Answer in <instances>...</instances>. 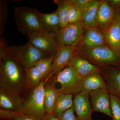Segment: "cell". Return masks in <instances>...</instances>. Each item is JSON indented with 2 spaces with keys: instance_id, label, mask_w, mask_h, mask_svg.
Listing matches in <instances>:
<instances>
[{
  "instance_id": "7a4b0ae2",
  "label": "cell",
  "mask_w": 120,
  "mask_h": 120,
  "mask_svg": "<svg viewBox=\"0 0 120 120\" xmlns=\"http://www.w3.org/2000/svg\"><path fill=\"white\" fill-rule=\"evenodd\" d=\"M75 48V56L84 58L97 67L120 66V53L109 46L88 47L77 45Z\"/></svg>"
},
{
  "instance_id": "74e56055",
  "label": "cell",
  "mask_w": 120,
  "mask_h": 120,
  "mask_svg": "<svg viewBox=\"0 0 120 120\" xmlns=\"http://www.w3.org/2000/svg\"></svg>"
},
{
  "instance_id": "d6a6232c",
  "label": "cell",
  "mask_w": 120,
  "mask_h": 120,
  "mask_svg": "<svg viewBox=\"0 0 120 120\" xmlns=\"http://www.w3.org/2000/svg\"><path fill=\"white\" fill-rule=\"evenodd\" d=\"M107 3L114 10L120 9V0H107Z\"/></svg>"
},
{
  "instance_id": "30bf717a",
  "label": "cell",
  "mask_w": 120,
  "mask_h": 120,
  "mask_svg": "<svg viewBox=\"0 0 120 120\" xmlns=\"http://www.w3.org/2000/svg\"><path fill=\"white\" fill-rule=\"evenodd\" d=\"M90 98L89 92L83 89L74 95L73 106L78 120H91L93 111Z\"/></svg>"
},
{
  "instance_id": "603a6c76",
  "label": "cell",
  "mask_w": 120,
  "mask_h": 120,
  "mask_svg": "<svg viewBox=\"0 0 120 120\" xmlns=\"http://www.w3.org/2000/svg\"><path fill=\"white\" fill-rule=\"evenodd\" d=\"M42 80L41 74L34 66L25 70V86L26 91L34 89Z\"/></svg>"
},
{
  "instance_id": "8fae6325",
  "label": "cell",
  "mask_w": 120,
  "mask_h": 120,
  "mask_svg": "<svg viewBox=\"0 0 120 120\" xmlns=\"http://www.w3.org/2000/svg\"><path fill=\"white\" fill-rule=\"evenodd\" d=\"M88 92L93 111L102 113L112 117L110 94L107 89L95 90Z\"/></svg>"
},
{
  "instance_id": "277c9868",
  "label": "cell",
  "mask_w": 120,
  "mask_h": 120,
  "mask_svg": "<svg viewBox=\"0 0 120 120\" xmlns=\"http://www.w3.org/2000/svg\"><path fill=\"white\" fill-rule=\"evenodd\" d=\"M37 9L25 7H16L14 18L17 29L28 37L35 32L46 31L41 25Z\"/></svg>"
},
{
  "instance_id": "5bb4252c",
  "label": "cell",
  "mask_w": 120,
  "mask_h": 120,
  "mask_svg": "<svg viewBox=\"0 0 120 120\" xmlns=\"http://www.w3.org/2000/svg\"><path fill=\"white\" fill-rule=\"evenodd\" d=\"M24 99L12 91L0 87V109L20 112Z\"/></svg>"
},
{
  "instance_id": "4316f807",
  "label": "cell",
  "mask_w": 120,
  "mask_h": 120,
  "mask_svg": "<svg viewBox=\"0 0 120 120\" xmlns=\"http://www.w3.org/2000/svg\"><path fill=\"white\" fill-rule=\"evenodd\" d=\"M110 109L113 120H120V98L110 94Z\"/></svg>"
},
{
  "instance_id": "f1b7e54d",
  "label": "cell",
  "mask_w": 120,
  "mask_h": 120,
  "mask_svg": "<svg viewBox=\"0 0 120 120\" xmlns=\"http://www.w3.org/2000/svg\"><path fill=\"white\" fill-rule=\"evenodd\" d=\"M21 113V112L19 111H12L0 109V117L1 120H13Z\"/></svg>"
},
{
  "instance_id": "7c38bea8",
  "label": "cell",
  "mask_w": 120,
  "mask_h": 120,
  "mask_svg": "<svg viewBox=\"0 0 120 120\" xmlns=\"http://www.w3.org/2000/svg\"><path fill=\"white\" fill-rule=\"evenodd\" d=\"M99 68L109 93L120 98V69L112 66Z\"/></svg>"
},
{
  "instance_id": "d590c367",
  "label": "cell",
  "mask_w": 120,
  "mask_h": 120,
  "mask_svg": "<svg viewBox=\"0 0 120 120\" xmlns=\"http://www.w3.org/2000/svg\"><path fill=\"white\" fill-rule=\"evenodd\" d=\"M118 68H120V66H119V67H118Z\"/></svg>"
},
{
  "instance_id": "8992f818",
  "label": "cell",
  "mask_w": 120,
  "mask_h": 120,
  "mask_svg": "<svg viewBox=\"0 0 120 120\" xmlns=\"http://www.w3.org/2000/svg\"><path fill=\"white\" fill-rule=\"evenodd\" d=\"M9 49L25 70L34 67L42 59L53 56L39 49L28 42L23 45L10 46Z\"/></svg>"
},
{
  "instance_id": "e0dca14e",
  "label": "cell",
  "mask_w": 120,
  "mask_h": 120,
  "mask_svg": "<svg viewBox=\"0 0 120 120\" xmlns=\"http://www.w3.org/2000/svg\"><path fill=\"white\" fill-rule=\"evenodd\" d=\"M77 45L88 47L108 46L103 33L98 29L86 30Z\"/></svg>"
},
{
  "instance_id": "7402d4cb",
  "label": "cell",
  "mask_w": 120,
  "mask_h": 120,
  "mask_svg": "<svg viewBox=\"0 0 120 120\" xmlns=\"http://www.w3.org/2000/svg\"><path fill=\"white\" fill-rule=\"evenodd\" d=\"M73 98L72 94H59L53 113L58 117L63 112L72 107Z\"/></svg>"
},
{
  "instance_id": "ba28073f",
  "label": "cell",
  "mask_w": 120,
  "mask_h": 120,
  "mask_svg": "<svg viewBox=\"0 0 120 120\" xmlns=\"http://www.w3.org/2000/svg\"><path fill=\"white\" fill-rule=\"evenodd\" d=\"M86 30L82 20L69 24L61 28L57 34L59 47L64 46L75 47L80 41Z\"/></svg>"
},
{
  "instance_id": "4dcf8cb0",
  "label": "cell",
  "mask_w": 120,
  "mask_h": 120,
  "mask_svg": "<svg viewBox=\"0 0 120 120\" xmlns=\"http://www.w3.org/2000/svg\"><path fill=\"white\" fill-rule=\"evenodd\" d=\"M90 1L91 0H71L72 4L81 11Z\"/></svg>"
},
{
  "instance_id": "ffe728a7",
  "label": "cell",
  "mask_w": 120,
  "mask_h": 120,
  "mask_svg": "<svg viewBox=\"0 0 120 120\" xmlns=\"http://www.w3.org/2000/svg\"><path fill=\"white\" fill-rule=\"evenodd\" d=\"M102 89H107V87L100 71L91 73L83 78V90L89 92Z\"/></svg>"
},
{
  "instance_id": "8d00e7d4",
  "label": "cell",
  "mask_w": 120,
  "mask_h": 120,
  "mask_svg": "<svg viewBox=\"0 0 120 120\" xmlns=\"http://www.w3.org/2000/svg\"><path fill=\"white\" fill-rule=\"evenodd\" d=\"M92 120V119H91V120Z\"/></svg>"
},
{
  "instance_id": "9c48e42d",
  "label": "cell",
  "mask_w": 120,
  "mask_h": 120,
  "mask_svg": "<svg viewBox=\"0 0 120 120\" xmlns=\"http://www.w3.org/2000/svg\"><path fill=\"white\" fill-rule=\"evenodd\" d=\"M75 56V48L74 46H64L59 47L54 59L49 73L46 78L49 79L54 75L68 66Z\"/></svg>"
},
{
  "instance_id": "d6986e66",
  "label": "cell",
  "mask_w": 120,
  "mask_h": 120,
  "mask_svg": "<svg viewBox=\"0 0 120 120\" xmlns=\"http://www.w3.org/2000/svg\"><path fill=\"white\" fill-rule=\"evenodd\" d=\"M75 69L81 77H84L91 73L100 72V68L92 64L87 60L75 56L68 65Z\"/></svg>"
},
{
  "instance_id": "e575fe53",
  "label": "cell",
  "mask_w": 120,
  "mask_h": 120,
  "mask_svg": "<svg viewBox=\"0 0 120 120\" xmlns=\"http://www.w3.org/2000/svg\"><path fill=\"white\" fill-rule=\"evenodd\" d=\"M117 11L118 12V14H119V15H120V9H116Z\"/></svg>"
},
{
  "instance_id": "4fadbf2b",
  "label": "cell",
  "mask_w": 120,
  "mask_h": 120,
  "mask_svg": "<svg viewBox=\"0 0 120 120\" xmlns=\"http://www.w3.org/2000/svg\"><path fill=\"white\" fill-rule=\"evenodd\" d=\"M102 32L107 45L120 53V17L116 10L111 25Z\"/></svg>"
},
{
  "instance_id": "44dd1931",
  "label": "cell",
  "mask_w": 120,
  "mask_h": 120,
  "mask_svg": "<svg viewBox=\"0 0 120 120\" xmlns=\"http://www.w3.org/2000/svg\"><path fill=\"white\" fill-rule=\"evenodd\" d=\"M59 93L50 83L45 84L44 104L47 114L53 113Z\"/></svg>"
},
{
  "instance_id": "836d02e7",
  "label": "cell",
  "mask_w": 120,
  "mask_h": 120,
  "mask_svg": "<svg viewBox=\"0 0 120 120\" xmlns=\"http://www.w3.org/2000/svg\"><path fill=\"white\" fill-rule=\"evenodd\" d=\"M42 120H61L60 118L53 113L46 114Z\"/></svg>"
},
{
  "instance_id": "9a60e30c",
  "label": "cell",
  "mask_w": 120,
  "mask_h": 120,
  "mask_svg": "<svg viewBox=\"0 0 120 120\" xmlns=\"http://www.w3.org/2000/svg\"><path fill=\"white\" fill-rule=\"evenodd\" d=\"M101 1L91 0L82 11V21L86 30L98 29L97 15Z\"/></svg>"
},
{
  "instance_id": "2e32d148",
  "label": "cell",
  "mask_w": 120,
  "mask_h": 120,
  "mask_svg": "<svg viewBox=\"0 0 120 120\" xmlns=\"http://www.w3.org/2000/svg\"><path fill=\"white\" fill-rule=\"evenodd\" d=\"M115 11L107 1H101L97 15L98 30L101 32L107 30L113 22Z\"/></svg>"
},
{
  "instance_id": "cb8c5ba5",
  "label": "cell",
  "mask_w": 120,
  "mask_h": 120,
  "mask_svg": "<svg viewBox=\"0 0 120 120\" xmlns=\"http://www.w3.org/2000/svg\"><path fill=\"white\" fill-rule=\"evenodd\" d=\"M53 2L57 6V11L62 28L68 25V16L71 4V0H54Z\"/></svg>"
},
{
  "instance_id": "52a82bcc",
  "label": "cell",
  "mask_w": 120,
  "mask_h": 120,
  "mask_svg": "<svg viewBox=\"0 0 120 120\" xmlns=\"http://www.w3.org/2000/svg\"><path fill=\"white\" fill-rule=\"evenodd\" d=\"M28 42L43 52L56 56L59 48L56 33L41 31L33 33L28 37Z\"/></svg>"
},
{
  "instance_id": "1f68e13d",
  "label": "cell",
  "mask_w": 120,
  "mask_h": 120,
  "mask_svg": "<svg viewBox=\"0 0 120 120\" xmlns=\"http://www.w3.org/2000/svg\"><path fill=\"white\" fill-rule=\"evenodd\" d=\"M13 120H42V119L32 116H27L21 113Z\"/></svg>"
},
{
  "instance_id": "5b68a950",
  "label": "cell",
  "mask_w": 120,
  "mask_h": 120,
  "mask_svg": "<svg viewBox=\"0 0 120 120\" xmlns=\"http://www.w3.org/2000/svg\"><path fill=\"white\" fill-rule=\"evenodd\" d=\"M47 78L42 80L39 85L31 91L27 98L24 101L20 112L27 116L42 119L47 114L44 104L45 86Z\"/></svg>"
},
{
  "instance_id": "3957f363",
  "label": "cell",
  "mask_w": 120,
  "mask_h": 120,
  "mask_svg": "<svg viewBox=\"0 0 120 120\" xmlns=\"http://www.w3.org/2000/svg\"><path fill=\"white\" fill-rule=\"evenodd\" d=\"M82 80L75 69L68 65L49 80L59 94L75 95L82 90Z\"/></svg>"
},
{
  "instance_id": "f546056e",
  "label": "cell",
  "mask_w": 120,
  "mask_h": 120,
  "mask_svg": "<svg viewBox=\"0 0 120 120\" xmlns=\"http://www.w3.org/2000/svg\"><path fill=\"white\" fill-rule=\"evenodd\" d=\"M75 111L73 105L70 109L63 112L58 117L61 120H79L75 116Z\"/></svg>"
},
{
  "instance_id": "6da1fadb",
  "label": "cell",
  "mask_w": 120,
  "mask_h": 120,
  "mask_svg": "<svg viewBox=\"0 0 120 120\" xmlns=\"http://www.w3.org/2000/svg\"><path fill=\"white\" fill-rule=\"evenodd\" d=\"M9 48V46L0 50V86L24 99L27 91L25 86V70L11 53Z\"/></svg>"
},
{
  "instance_id": "ac0fdd59",
  "label": "cell",
  "mask_w": 120,
  "mask_h": 120,
  "mask_svg": "<svg viewBox=\"0 0 120 120\" xmlns=\"http://www.w3.org/2000/svg\"><path fill=\"white\" fill-rule=\"evenodd\" d=\"M41 25L46 31L58 33L62 28L57 11L49 13H40L37 11Z\"/></svg>"
},
{
  "instance_id": "83f0119b",
  "label": "cell",
  "mask_w": 120,
  "mask_h": 120,
  "mask_svg": "<svg viewBox=\"0 0 120 120\" xmlns=\"http://www.w3.org/2000/svg\"><path fill=\"white\" fill-rule=\"evenodd\" d=\"M82 20V11L76 8L71 3L68 14V24L76 22Z\"/></svg>"
},
{
  "instance_id": "484cf974",
  "label": "cell",
  "mask_w": 120,
  "mask_h": 120,
  "mask_svg": "<svg viewBox=\"0 0 120 120\" xmlns=\"http://www.w3.org/2000/svg\"><path fill=\"white\" fill-rule=\"evenodd\" d=\"M7 0H0V37L4 34L8 18V10Z\"/></svg>"
},
{
  "instance_id": "d4e9b609",
  "label": "cell",
  "mask_w": 120,
  "mask_h": 120,
  "mask_svg": "<svg viewBox=\"0 0 120 120\" xmlns=\"http://www.w3.org/2000/svg\"><path fill=\"white\" fill-rule=\"evenodd\" d=\"M55 56L42 59L37 62L34 67L41 74L42 80L45 79L49 73Z\"/></svg>"
}]
</instances>
